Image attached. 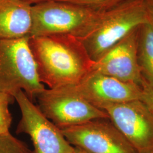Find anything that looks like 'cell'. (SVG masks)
Masks as SVG:
<instances>
[{
	"instance_id": "obj_14",
	"label": "cell",
	"mask_w": 153,
	"mask_h": 153,
	"mask_svg": "<svg viewBox=\"0 0 153 153\" xmlns=\"http://www.w3.org/2000/svg\"><path fill=\"white\" fill-rule=\"evenodd\" d=\"M82 6L96 11H103L133 0H56Z\"/></svg>"
},
{
	"instance_id": "obj_17",
	"label": "cell",
	"mask_w": 153,
	"mask_h": 153,
	"mask_svg": "<svg viewBox=\"0 0 153 153\" xmlns=\"http://www.w3.org/2000/svg\"><path fill=\"white\" fill-rule=\"evenodd\" d=\"M14 100L15 99L13 96L0 91V105L4 104H12Z\"/></svg>"
},
{
	"instance_id": "obj_1",
	"label": "cell",
	"mask_w": 153,
	"mask_h": 153,
	"mask_svg": "<svg viewBox=\"0 0 153 153\" xmlns=\"http://www.w3.org/2000/svg\"><path fill=\"white\" fill-rule=\"evenodd\" d=\"M29 43L39 81L48 88L75 86L92 71L94 62L74 36H30Z\"/></svg>"
},
{
	"instance_id": "obj_5",
	"label": "cell",
	"mask_w": 153,
	"mask_h": 153,
	"mask_svg": "<svg viewBox=\"0 0 153 153\" xmlns=\"http://www.w3.org/2000/svg\"><path fill=\"white\" fill-rule=\"evenodd\" d=\"M35 99L42 114L60 129L97 119H109L104 110L88 103L69 86L45 88Z\"/></svg>"
},
{
	"instance_id": "obj_12",
	"label": "cell",
	"mask_w": 153,
	"mask_h": 153,
	"mask_svg": "<svg viewBox=\"0 0 153 153\" xmlns=\"http://www.w3.org/2000/svg\"><path fill=\"white\" fill-rule=\"evenodd\" d=\"M138 58L142 76L153 83V20L150 17L139 30Z\"/></svg>"
},
{
	"instance_id": "obj_16",
	"label": "cell",
	"mask_w": 153,
	"mask_h": 153,
	"mask_svg": "<svg viewBox=\"0 0 153 153\" xmlns=\"http://www.w3.org/2000/svg\"><path fill=\"white\" fill-rule=\"evenodd\" d=\"M9 104L0 105V136L10 132L12 123V115L9 108Z\"/></svg>"
},
{
	"instance_id": "obj_3",
	"label": "cell",
	"mask_w": 153,
	"mask_h": 153,
	"mask_svg": "<svg viewBox=\"0 0 153 153\" xmlns=\"http://www.w3.org/2000/svg\"><path fill=\"white\" fill-rule=\"evenodd\" d=\"M30 37L0 40V91L13 97L22 90L33 101L45 87L39 79Z\"/></svg>"
},
{
	"instance_id": "obj_8",
	"label": "cell",
	"mask_w": 153,
	"mask_h": 153,
	"mask_svg": "<svg viewBox=\"0 0 153 153\" xmlns=\"http://www.w3.org/2000/svg\"><path fill=\"white\" fill-rule=\"evenodd\" d=\"M108 120H94L60 129L72 146L87 153H137Z\"/></svg>"
},
{
	"instance_id": "obj_15",
	"label": "cell",
	"mask_w": 153,
	"mask_h": 153,
	"mask_svg": "<svg viewBox=\"0 0 153 153\" xmlns=\"http://www.w3.org/2000/svg\"><path fill=\"white\" fill-rule=\"evenodd\" d=\"M141 86L142 88L141 100L153 114V83L143 76Z\"/></svg>"
},
{
	"instance_id": "obj_11",
	"label": "cell",
	"mask_w": 153,
	"mask_h": 153,
	"mask_svg": "<svg viewBox=\"0 0 153 153\" xmlns=\"http://www.w3.org/2000/svg\"><path fill=\"white\" fill-rule=\"evenodd\" d=\"M32 5L22 0H0V40L30 36Z\"/></svg>"
},
{
	"instance_id": "obj_6",
	"label": "cell",
	"mask_w": 153,
	"mask_h": 153,
	"mask_svg": "<svg viewBox=\"0 0 153 153\" xmlns=\"http://www.w3.org/2000/svg\"><path fill=\"white\" fill-rule=\"evenodd\" d=\"M21 112L16 132L28 135L33 153H74L75 148L67 141L60 129L48 119L26 94L20 90L14 95Z\"/></svg>"
},
{
	"instance_id": "obj_9",
	"label": "cell",
	"mask_w": 153,
	"mask_h": 153,
	"mask_svg": "<svg viewBox=\"0 0 153 153\" xmlns=\"http://www.w3.org/2000/svg\"><path fill=\"white\" fill-rule=\"evenodd\" d=\"M69 87L88 103L102 110L111 104L141 100L142 94L140 85L93 71L78 84Z\"/></svg>"
},
{
	"instance_id": "obj_4",
	"label": "cell",
	"mask_w": 153,
	"mask_h": 153,
	"mask_svg": "<svg viewBox=\"0 0 153 153\" xmlns=\"http://www.w3.org/2000/svg\"><path fill=\"white\" fill-rule=\"evenodd\" d=\"M31 37L71 35L81 38L91 27L100 11L56 0L32 5Z\"/></svg>"
},
{
	"instance_id": "obj_19",
	"label": "cell",
	"mask_w": 153,
	"mask_h": 153,
	"mask_svg": "<svg viewBox=\"0 0 153 153\" xmlns=\"http://www.w3.org/2000/svg\"><path fill=\"white\" fill-rule=\"evenodd\" d=\"M23 1L25 2H27L28 3H30V4H31V3H35V4H38L39 2H43L45 1H47V0H22Z\"/></svg>"
},
{
	"instance_id": "obj_13",
	"label": "cell",
	"mask_w": 153,
	"mask_h": 153,
	"mask_svg": "<svg viewBox=\"0 0 153 153\" xmlns=\"http://www.w3.org/2000/svg\"><path fill=\"white\" fill-rule=\"evenodd\" d=\"M0 153H33L26 143L10 132L0 136Z\"/></svg>"
},
{
	"instance_id": "obj_18",
	"label": "cell",
	"mask_w": 153,
	"mask_h": 153,
	"mask_svg": "<svg viewBox=\"0 0 153 153\" xmlns=\"http://www.w3.org/2000/svg\"><path fill=\"white\" fill-rule=\"evenodd\" d=\"M149 16L153 20V0H145Z\"/></svg>"
},
{
	"instance_id": "obj_10",
	"label": "cell",
	"mask_w": 153,
	"mask_h": 153,
	"mask_svg": "<svg viewBox=\"0 0 153 153\" xmlns=\"http://www.w3.org/2000/svg\"><path fill=\"white\" fill-rule=\"evenodd\" d=\"M140 28L130 33L94 62L92 71L141 86L143 76L138 58Z\"/></svg>"
},
{
	"instance_id": "obj_20",
	"label": "cell",
	"mask_w": 153,
	"mask_h": 153,
	"mask_svg": "<svg viewBox=\"0 0 153 153\" xmlns=\"http://www.w3.org/2000/svg\"><path fill=\"white\" fill-rule=\"evenodd\" d=\"M74 148H75V150L74 153H87L79 148H76V147H74Z\"/></svg>"
},
{
	"instance_id": "obj_21",
	"label": "cell",
	"mask_w": 153,
	"mask_h": 153,
	"mask_svg": "<svg viewBox=\"0 0 153 153\" xmlns=\"http://www.w3.org/2000/svg\"></svg>"
},
{
	"instance_id": "obj_2",
	"label": "cell",
	"mask_w": 153,
	"mask_h": 153,
	"mask_svg": "<svg viewBox=\"0 0 153 153\" xmlns=\"http://www.w3.org/2000/svg\"><path fill=\"white\" fill-rule=\"evenodd\" d=\"M149 19L145 0H133L100 11L88 32L78 39L94 62Z\"/></svg>"
},
{
	"instance_id": "obj_7",
	"label": "cell",
	"mask_w": 153,
	"mask_h": 153,
	"mask_svg": "<svg viewBox=\"0 0 153 153\" xmlns=\"http://www.w3.org/2000/svg\"><path fill=\"white\" fill-rule=\"evenodd\" d=\"M137 153L153 152V114L141 100L109 105L103 109Z\"/></svg>"
}]
</instances>
